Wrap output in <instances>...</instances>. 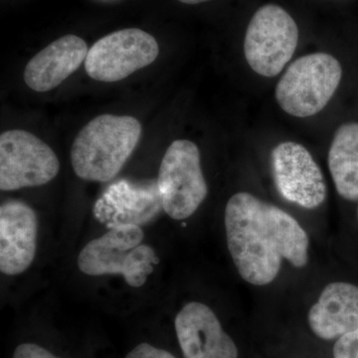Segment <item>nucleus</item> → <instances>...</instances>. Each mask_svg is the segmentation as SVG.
Masks as SVG:
<instances>
[{"label":"nucleus","instance_id":"obj_16","mask_svg":"<svg viewBox=\"0 0 358 358\" xmlns=\"http://www.w3.org/2000/svg\"><path fill=\"white\" fill-rule=\"evenodd\" d=\"M334 358H358V329L338 338L334 346Z\"/></svg>","mask_w":358,"mask_h":358},{"label":"nucleus","instance_id":"obj_11","mask_svg":"<svg viewBox=\"0 0 358 358\" xmlns=\"http://www.w3.org/2000/svg\"><path fill=\"white\" fill-rule=\"evenodd\" d=\"M37 216L29 205L9 200L0 207V271L22 274L36 254Z\"/></svg>","mask_w":358,"mask_h":358},{"label":"nucleus","instance_id":"obj_2","mask_svg":"<svg viewBox=\"0 0 358 358\" xmlns=\"http://www.w3.org/2000/svg\"><path fill=\"white\" fill-rule=\"evenodd\" d=\"M141 136L140 122L131 115L94 117L79 131L71 148L73 171L84 180H112L133 154Z\"/></svg>","mask_w":358,"mask_h":358},{"label":"nucleus","instance_id":"obj_14","mask_svg":"<svg viewBox=\"0 0 358 358\" xmlns=\"http://www.w3.org/2000/svg\"><path fill=\"white\" fill-rule=\"evenodd\" d=\"M308 322L313 333L331 341L358 329V287L334 282L322 289L310 308Z\"/></svg>","mask_w":358,"mask_h":358},{"label":"nucleus","instance_id":"obj_3","mask_svg":"<svg viewBox=\"0 0 358 358\" xmlns=\"http://www.w3.org/2000/svg\"><path fill=\"white\" fill-rule=\"evenodd\" d=\"M143 237L141 226H114L82 249L78 267L88 275H122L129 286L140 288L159 263L155 249L143 244Z\"/></svg>","mask_w":358,"mask_h":358},{"label":"nucleus","instance_id":"obj_9","mask_svg":"<svg viewBox=\"0 0 358 358\" xmlns=\"http://www.w3.org/2000/svg\"><path fill=\"white\" fill-rule=\"evenodd\" d=\"M272 169L278 192L287 201L305 209H315L324 203L326 181L303 145L294 141L278 145L272 152Z\"/></svg>","mask_w":358,"mask_h":358},{"label":"nucleus","instance_id":"obj_19","mask_svg":"<svg viewBox=\"0 0 358 358\" xmlns=\"http://www.w3.org/2000/svg\"><path fill=\"white\" fill-rule=\"evenodd\" d=\"M185 4H189V6H194V4L204 3V2L210 1V0H178Z\"/></svg>","mask_w":358,"mask_h":358},{"label":"nucleus","instance_id":"obj_12","mask_svg":"<svg viewBox=\"0 0 358 358\" xmlns=\"http://www.w3.org/2000/svg\"><path fill=\"white\" fill-rule=\"evenodd\" d=\"M162 208L157 181L134 185L121 180L106 190L96 201L94 214L109 228L122 224L140 226L154 218Z\"/></svg>","mask_w":358,"mask_h":358},{"label":"nucleus","instance_id":"obj_5","mask_svg":"<svg viewBox=\"0 0 358 358\" xmlns=\"http://www.w3.org/2000/svg\"><path fill=\"white\" fill-rule=\"evenodd\" d=\"M157 188L162 209L174 220H185L206 199L208 186L199 147L188 140L171 143L160 164Z\"/></svg>","mask_w":358,"mask_h":358},{"label":"nucleus","instance_id":"obj_1","mask_svg":"<svg viewBox=\"0 0 358 358\" xmlns=\"http://www.w3.org/2000/svg\"><path fill=\"white\" fill-rule=\"evenodd\" d=\"M228 250L242 279L254 286L275 281L282 259L296 268L308 262L310 240L301 224L275 205L238 192L225 208Z\"/></svg>","mask_w":358,"mask_h":358},{"label":"nucleus","instance_id":"obj_6","mask_svg":"<svg viewBox=\"0 0 358 358\" xmlns=\"http://www.w3.org/2000/svg\"><path fill=\"white\" fill-rule=\"evenodd\" d=\"M299 43L296 21L281 6L266 4L254 14L244 39L251 69L263 77L277 76L293 57Z\"/></svg>","mask_w":358,"mask_h":358},{"label":"nucleus","instance_id":"obj_4","mask_svg":"<svg viewBox=\"0 0 358 358\" xmlns=\"http://www.w3.org/2000/svg\"><path fill=\"white\" fill-rule=\"evenodd\" d=\"M343 69L331 54L313 53L296 59L275 86V100L296 117L317 115L326 108L341 84Z\"/></svg>","mask_w":358,"mask_h":358},{"label":"nucleus","instance_id":"obj_7","mask_svg":"<svg viewBox=\"0 0 358 358\" xmlns=\"http://www.w3.org/2000/svg\"><path fill=\"white\" fill-rule=\"evenodd\" d=\"M159 46L150 33L128 28L106 35L89 49L85 70L95 81L113 83L126 79L157 60Z\"/></svg>","mask_w":358,"mask_h":358},{"label":"nucleus","instance_id":"obj_10","mask_svg":"<svg viewBox=\"0 0 358 358\" xmlns=\"http://www.w3.org/2000/svg\"><path fill=\"white\" fill-rule=\"evenodd\" d=\"M176 331L185 358H238L234 341L204 303H186L176 315Z\"/></svg>","mask_w":358,"mask_h":358},{"label":"nucleus","instance_id":"obj_17","mask_svg":"<svg viewBox=\"0 0 358 358\" xmlns=\"http://www.w3.org/2000/svg\"><path fill=\"white\" fill-rule=\"evenodd\" d=\"M13 358H62L55 357L50 352L34 343H23L17 346Z\"/></svg>","mask_w":358,"mask_h":358},{"label":"nucleus","instance_id":"obj_18","mask_svg":"<svg viewBox=\"0 0 358 358\" xmlns=\"http://www.w3.org/2000/svg\"><path fill=\"white\" fill-rule=\"evenodd\" d=\"M126 358H176L171 352L159 350L148 343H141L127 355Z\"/></svg>","mask_w":358,"mask_h":358},{"label":"nucleus","instance_id":"obj_15","mask_svg":"<svg viewBox=\"0 0 358 358\" xmlns=\"http://www.w3.org/2000/svg\"><path fill=\"white\" fill-rule=\"evenodd\" d=\"M327 162L338 194L348 201H357L358 122L339 127L331 141Z\"/></svg>","mask_w":358,"mask_h":358},{"label":"nucleus","instance_id":"obj_8","mask_svg":"<svg viewBox=\"0 0 358 358\" xmlns=\"http://www.w3.org/2000/svg\"><path fill=\"white\" fill-rule=\"evenodd\" d=\"M60 169L57 155L46 143L23 129L0 136V189L35 187L50 182Z\"/></svg>","mask_w":358,"mask_h":358},{"label":"nucleus","instance_id":"obj_13","mask_svg":"<svg viewBox=\"0 0 358 358\" xmlns=\"http://www.w3.org/2000/svg\"><path fill=\"white\" fill-rule=\"evenodd\" d=\"M88 52V45L76 35L55 40L26 65V86L38 93L55 89L85 63Z\"/></svg>","mask_w":358,"mask_h":358},{"label":"nucleus","instance_id":"obj_20","mask_svg":"<svg viewBox=\"0 0 358 358\" xmlns=\"http://www.w3.org/2000/svg\"><path fill=\"white\" fill-rule=\"evenodd\" d=\"M357 219H358V207H357Z\"/></svg>","mask_w":358,"mask_h":358}]
</instances>
